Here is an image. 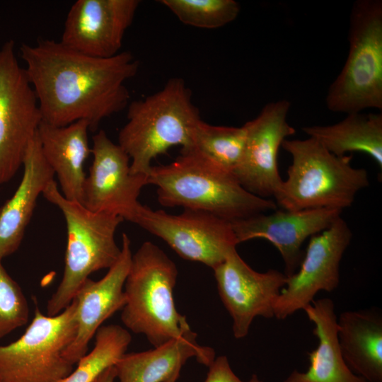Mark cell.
Returning <instances> with one entry per match:
<instances>
[{
    "label": "cell",
    "instance_id": "e0dca14e",
    "mask_svg": "<svg viewBox=\"0 0 382 382\" xmlns=\"http://www.w3.org/2000/svg\"><path fill=\"white\" fill-rule=\"evenodd\" d=\"M132 255L130 239L123 233L121 254L115 264L100 279L88 278L78 289L73 299L76 303V332L64 354L72 364L87 353L89 342L102 323L124 307V286Z\"/></svg>",
    "mask_w": 382,
    "mask_h": 382
},
{
    "label": "cell",
    "instance_id": "d4e9b609",
    "mask_svg": "<svg viewBox=\"0 0 382 382\" xmlns=\"http://www.w3.org/2000/svg\"><path fill=\"white\" fill-rule=\"evenodd\" d=\"M95 335L93 349L79 360L74 370L56 382H93L126 353L132 340L129 331L118 325L101 326Z\"/></svg>",
    "mask_w": 382,
    "mask_h": 382
},
{
    "label": "cell",
    "instance_id": "9a60e30c",
    "mask_svg": "<svg viewBox=\"0 0 382 382\" xmlns=\"http://www.w3.org/2000/svg\"><path fill=\"white\" fill-rule=\"evenodd\" d=\"M140 4L139 0H77L70 7L60 42L100 58L119 52Z\"/></svg>",
    "mask_w": 382,
    "mask_h": 382
},
{
    "label": "cell",
    "instance_id": "9c48e42d",
    "mask_svg": "<svg viewBox=\"0 0 382 382\" xmlns=\"http://www.w3.org/2000/svg\"><path fill=\"white\" fill-rule=\"evenodd\" d=\"M42 120L34 89L9 40L0 47V185L22 167Z\"/></svg>",
    "mask_w": 382,
    "mask_h": 382
},
{
    "label": "cell",
    "instance_id": "4fadbf2b",
    "mask_svg": "<svg viewBox=\"0 0 382 382\" xmlns=\"http://www.w3.org/2000/svg\"><path fill=\"white\" fill-rule=\"evenodd\" d=\"M220 299L231 317L233 335L244 338L257 317H274L275 301L287 277L270 269L259 272L251 268L236 250L213 269Z\"/></svg>",
    "mask_w": 382,
    "mask_h": 382
},
{
    "label": "cell",
    "instance_id": "d6986e66",
    "mask_svg": "<svg viewBox=\"0 0 382 382\" xmlns=\"http://www.w3.org/2000/svg\"><path fill=\"white\" fill-rule=\"evenodd\" d=\"M89 129L86 120L62 127L42 120L37 130L42 155L57 176L62 195L81 204L86 178L84 163L91 154Z\"/></svg>",
    "mask_w": 382,
    "mask_h": 382
},
{
    "label": "cell",
    "instance_id": "8fae6325",
    "mask_svg": "<svg viewBox=\"0 0 382 382\" xmlns=\"http://www.w3.org/2000/svg\"><path fill=\"white\" fill-rule=\"evenodd\" d=\"M93 161L86 176L82 204L88 209L114 214L134 223L141 207L138 197L149 176L133 174L130 159L105 131L93 137Z\"/></svg>",
    "mask_w": 382,
    "mask_h": 382
},
{
    "label": "cell",
    "instance_id": "7c38bea8",
    "mask_svg": "<svg viewBox=\"0 0 382 382\" xmlns=\"http://www.w3.org/2000/svg\"><path fill=\"white\" fill-rule=\"evenodd\" d=\"M352 238V231L341 216L311 237L299 270L287 277L275 301L277 319L284 320L303 310L319 291L330 292L338 287L340 262Z\"/></svg>",
    "mask_w": 382,
    "mask_h": 382
},
{
    "label": "cell",
    "instance_id": "484cf974",
    "mask_svg": "<svg viewBox=\"0 0 382 382\" xmlns=\"http://www.w3.org/2000/svg\"><path fill=\"white\" fill-rule=\"evenodd\" d=\"M183 23L199 28L214 29L234 21L240 5L234 0H161Z\"/></svg>",
    "mask_w": 382,
    "mask_h": 382
},
{
    "label": "cell",
    "instance_id": "5bb4252c",
    "mask_svg": "<svg viewBox=\"0 0 382 382\" xmlns=\"http://www.w3.org/2000/svg\"><path fill=\"white\" fill-rule=\"evenodd\" d=\"M290 105L286 100L269 103L244 125L245 151L233 175L243 188L262 198H274L283 180L278 169L279 149L296 133L286 120Z\"/></svg>",
    "mask_w": 382,
    "mask_h": 382
},
{
    "label": "cell",
    "instance_id": "7a4b0ae2",
    "mask_svg": "<svg viewBox=\"0 0 382 382\" xmlns=\"http://www.w3.org/2000/svg\"><path fill=\"white\" fill-rule=\"evenodd\" d=\"M149 185L156 187L163 207L204 211L228 221L277 209L275 202L249 192L233 173L192 149L168 164L152 166Z\"/></svg>",
    "mask_w": 382,
    "mask_h": 382
},
{
    "label": "cell",
    "instance_id": "cb8c5ba5",
    "mask_svg": "<svg viewBox=\"0 0 382 382\" xmlns=\"http://www.w3.org/2000/svg\"><path fill=\"white\" fill-rule=\"evenodd\" d=\"M245 141L244 125L217 126L200 120L195 130L192 149L221 168L233 173L242 161Z\"/></svg>",
    "mask_w": 382,
    "mask_h": 382
},
{
    "label": "cell",
    "instance_id": "f1b7e54d",
    "mask_svg": "<svg viewBox=\"0 0 382 382\" xmlns=\"http://www.w3.org/2000/svg\"><path fill=\"white\" fill-rule=\"evenodd\" d=\"M116 373L114 366H110L103 371L93 382H115Z\"/></svg>",
    "mask_w": 382,
    "mask_h": 382
},
{
    "label": "cell",
    "instance_id": "83f0119b",
    "mask_svg": "<svg viewBox=\"0 0 382 382\" xmlns=\"http://www.w3.org/2000/svg\"><path fill=\"white\" fill-rule=\"evenodd\" d=\"M208 368L204 382H263L255 374L248 381H242L235 374L227 357L224 355L215 358Z\"/></svg>",
    "mask_w": 382,
    "mask_h": 382
},
{
    "label": "cell",
    "instance_id": "8992f818",
    "mask_svg": "<svg viewBox=\"0 0 382 382\" xmlns=\"http://www.w3.org/2000/svg\"><path fill=\"white\" fill-rule=\"evenodd\" d=\"M42 195L61 210L67 231L62 279L47 304V315L53 316L71 303L79 286L93 272L108 270L118 260L121 248L115 235L124 220L114 214L92 212L80 202L66 199L54 180Z\"/></svg>",
    "mask_w": 382,
    "mask_h": 382
},
{
    "label": "cell",
    "instance_id": "5b68a950",
    "mask_svg": "<svg viewBox=\"0 0 382 382\" xmlns=\"http://www.w3.org/2000/svg\"><path fill=\"white\" fill-rule=\"evenodd\" d=\"M177 277L175 262L151 241L143 243L132 255L121 320L130 331L144 335L154 347L191 330L174 302Z\"/></svg>",
    "mask_w": 382,
    "mask_h": 382
},
{
    "label": "cell",
    "instance_id": "52a82bcc",
    "mask_svg": "<svg viewBox=\"0 0 382 382\" xmlns=\"http://www.w3.org/2000/svg\"><path fill=\"white\" fill-rule=\"evenodd\" d=\"M349 52L325 102L334 112L382 110V1L357 0L349 17Z\"/></svg>",
    "mask_w": 382,
    "mask_h": 382
},
{
    "label": "cell",
    "instance_id": "277c9868",
    "mask_svg": "<svg viewBox=\"0 0 382 382\" xmlns=\"http://www.w3.org/2000/svg\"><path fill=\"white\" fill-rule=\"evenodd\" d=\"M291 156L287 178L275 196L284 210L335 209L353 204L369 185L367 171L351 165L350 156H337L316 139H285L281 146Z\"/></svg>",
    "mask_w": 382,
    "mask_h": 382
},
{
    "label": "cell",
    "instance_id": "ffe728a7",
    "mask_svg": "<svg viewBox=\"0 0 382 382\" xmlns=\"http://www.w3.org/2000/svg\"><path fill=\"white\" fill-rule=\"evenodd\" d=\"M197 336L191 330L154 349L125 353L114 364L116 378L120 382H167L193 357L208 367L215 352L199 345Z\"/></svg>",
    "mask_w": 382,
    "mask_h": 382
},
{
    "label": "cell",
    "instance_id": "7402d4cb",
    "mask_svg": "<svg viewBox=\"0 0 382 382\" xmlns=\"http://www.w3.org/2000/svg\"><path fill=\"white\" fill-rule=\"evenodd\" d=\"M337 340L349 369L366 382H382V316L374 308L337 318Z\"/></svg>",
    "mask_w": 382,
    "mask_h": 382
},
{
    "label": "cell",
    "instance_id": "603a6c76",
    "mask_svg": "<svg viewBox=\"0 0 382 382\" xmlns=\"http://www.w3.org/2000/svg\"><path fill=\"white\" fill-rule=\"evenodd\" d=\"M302 130L337 156L349 152L364 153L382 168L381 112L349 113L334 125L304 127Z\"/></svg>",
    "mask_w": 382,
    "mask_h": 382
},
{
    "label": "cell",
    "instance_id": "30bf717a",
    "mask_svg": "<svg viewBox=\"0 0 382 382\" xmlns=\"http://www.w3.org/2000/svg\"><path fill=\"white\" fill-rule=\"evenodd\" d=\"M134 224L164 241L183 259L212 270L238 244L230 221L204 211L170 214L142 204Z\"/></svg>",
    "mask_w": 382,
    "mask_h": 382
},
{
    "label": "cell",
    "instance_id": "44dd1931",
    "mask_svg": "<svg viewBox=\"0 0 382 382\" xmlns=\"http://www.w3.org/2000/svg\"><path fill=\"white\" fill-rule=\"evenodd\" d=\"M303 311L314 324L318 345L308 353L310 365L304 372L294 370L283 382H366L345 364L337 340V316L329 298L314 300Z\"/></svg>",
    "mask_w": 382,
    "mask_h": 382
},
{
    "label": "cell",
    "instance_id": "6da1fadb",
    "mask_svg": "<svg viewBox=\"0 0 382 382\" xmlns=\"http://www.w3.org/2000/svg\"><path fill=\"white\" fill-rule=\"evenodd\" d=\"M20 53L42 120L49 124L62 127L86 120L93 131L129 105L125 83L139 67L130 52L100 58L60 41L40 39L35 45L22 44Z\"/></svg>",
    "mask_w": 382,
    "mask_h": 382
},
{
    "label": "cell",
    "instance_id": "ac0fdd59",
    "mask_svg": "<svg viewBox=\"0 0 382 382\" xmlns=\"http://www.w3.org/2000/svg\"><path fill=\"white\" fill-rule=\"evenodd\" d=\"M23 175L13 195L0 208V260L19 248L37 199L54 180L37 136L30 141L22 165Z\"/></svg>",
    "mask_w": 382,
    "mask_h": 382
},
{
    "label": "cell",
    "instance_id": "ba28073f",
    "mask_svg": "<svg viewBox=\"0 0 382 382\" xmlns=\"http://www.w3.org/2000/svg\"><path fill=\"white\" fill-rule=\"evenodd\" d=\"M74 300L56 316L35 305L34 317L16 341L0 345V382H56L74 369L64 354L76 332Z\"/></svg>",
    "mask_w": 382,
    "mask_h": 382
},
{
    "label": "cell",
    "instance_id": "f546056e",
    "mask_svg": "<svg viewBox=\"0 0 382 382\" xmlns=\"http://www.w3.org/2000/svg\"><path fill=\"white\" fill-rule=\"evenodd\" d=\"M179 376L180 374H177V375H175L174 376H173L169 381H168L167 382H176V381L178 380V378H179Z\"/></svg>",
    "mask_w": 382,
    "mask_h": 382
},
{
    "label": "cell",
    "instance_id": "3957f363",
    "mask_svg": "<svg viewBox=\"0 0 382 382\" xmlns=\"http://www.w3.org/2000/svg\"><path fill=\"white\" fill-rule=\"evenodd\" d=\"M127 117L118 144L130 159L132 173L148 176L151 161L171 147L192 148L201 120L190 90L180 77L170 79L160 91L130 103Z\"/></svg>",
    "mask_w": 382,
    "mask_h": 382
},
{
    "label": "cell",
    "instance_id": "4316f807",
    "mask_svg": "<svg viewBox=\"0 0 382 382\" xmlns=\"http://www.w3.org/2000/svg\"><path fill=\"white\" fill-rule=\"evenodd\" d=\"M0 260V339L23 326L29 318L27 299Z\"/></svg>",
    "mask_w": 382,
    "mask_h": 382
},
{
    "label": "cell",
    "instance_id": "2e32d148",
    "mask_svg": "<svg viewBox=\"0 0 382 382\" xmlns=\"http://www.w3.org/2000/svg\"><path fill=\"white\" fill-rule=\"evenodd\" d=\"M342 211L314 209L299 211L274 210L231 222L238 243L252 239L268 241L279 251L284 264V274H294L302 261V245L311 236L328 228Z\"/></svg>",
    "mask_w": 382,
    "mask_h": 382
}]
</instances>
